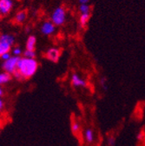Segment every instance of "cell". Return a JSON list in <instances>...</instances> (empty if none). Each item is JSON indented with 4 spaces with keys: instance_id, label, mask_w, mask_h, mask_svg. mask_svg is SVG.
<instances>
[{
    "instance_id": "484cf974",
    "label": "cell",
    "mask_w": 145,
    "mask_h": 146,
    "mask_svg": "<svg viewBox=\"0 0 145 146\" xmlns=\"http://www.w3.org/2000/svg\"><path fill=\"white\" fill-rule=\"evenodd\" d=\"M4 94V90H3V88H2V85H0V98H1Z\"/></svg>"
},
{
    "instance_id": "5b68a950",
    "label": "cell",
    "mask_w": 145,
    "mask_h": 146,
    "mask_svg": "<svg viewBox=\"0 0 145 146\" xmlns=\"http://www.w3.org/2000/svg\"><path fill=\"white\" fill-rule=\"evenodd\" d=\"M13 6L12 0H0V16H6Z\"/></svg>"
},
{
    "instance_id": "7c38bea8",
    "label": "cell",
    "mask_w": 145,
    "mask_h": 146,
    "mask_svg": "<svg viewBox=\"0 0 145 146\" xmlns=\"http://www.w3.org/2000/svg\"><path fill=\"white\" fill-rule=\"evenodd\" d=\"M11 48V44L0 40V58H1L5 53L10 52Z\"/></svg>"
},
{
    "instance_id": "52a82bcc",
    "label": "cell",
    "mask_w": 145,
    "mask_h": 146,
    "mask_svg": "<svg viewBox=\"0 0 145 146\" xmlns=\"http://www.w3.org/2000/svg\"><path fill=\"white\" fill-rule=\"evenodd\" d=\"M55 30H56L55 25H54L51 21H46L41 26V31H42V33L44 35H46V36H50L52 33H54Z\"/></svg>"
},
{
    "instance_id": "7a4b0ae2",
    "label": "cell",
    "mask_w": 145,
    "mask_h": 146,
    "mask_svg": "<svg viewBox=\"0 0 145 146\" xmlns=\"http://www.w3.org/2000/svg\"><path fill=\"white\" fill-rule=\"evenodd\" d=\"M65 19H66V11L64 8L62 6H59L57 9H55L51 14V22L57 26H60L64 25Z\"/></svg>"
},
{
    "instance_id": "4fadbf2b",
    "label": "cell",
    "mask_w": 145,
    "mask_h": 146,
    "mask_svg": "<svg viewBox=\"0 0 145 146\" xmlns=\"http://www.w3.org/2000/svg\"><path fill=\"white\" fill-rule=\"evenodd\" d=\"M90 19V14H81L79 17V24L82 28H84Z\"/></svg>"
},
{
    "instance_id": "8992f818",
    "label": "cell",
    "mask_w": 145,
    "mask_h": 146,
    "mask_svg": "<svg viewBox=\"0 0 145 146\" xmlns=\"http://www.w3.org/2000/svg\"><path fill=\"white\" fill-rule=\"evenodd\" d=\"M71 84L74 87H77V88H80V87H83V88H85L88 86V83L86 80H84L83 78H82L77 73H74L73 75L71 77Z\"/></svg>"
},
{
    "instance_id": "ffe728a7",
    "label": "cell",
    "mask_w": 145,
    "mask_h": 146,
    "mask_svg": "<svg viewBox=\"0 0 145 146\" xmlns=\"http://www.w3.org/2000/svg\"><path fill=\"white\" fill-rule=\"evenodd\" d=\"M21 53H22V50H21V49H20L19 47H16V48H14V50H13V55H14L15 57H19V56H20Z\"/></svg>"
},
{
    "instance_id": "30bf717a",
    "label": "cell",
    "mask_w": 145,
    "mask_h": 146,
    "mask_svg": "<svg viewBox=\"0 0 145 146\" xmlns=\"http://www.w3.org/2000/svg\"><path fill=\"white\" fill-rule=\"evenodd\" d=\"M11 74L8 72H1L0 73V85H3L5 84L9 83L11 80Z\"/></svg>"
},
{
    "instance_id": "8fae6325",
    "label": "cell",
    "mask_w": 145,
    "mask_h": 146,
    "mask_svg": "<svg viewBox=\"0 0 145 146\" xmlns=\"http://www.w3.org/2000/svg\"><path fill=\"white\" fill-rule=\"evenodd\" d=\"M36 42H37V38L34 36H30L27 41H26V50H34L36 46Z\"/></svg>"
},
{
    "instance_id": "e0dca14e",
    "label": "cell",
    "mask_w": 145,
    "mask_h": 146,
    "mask_svg": "<svg viewBox=\"0 0 145 146\" xmlns=\"http://www.w3.org/2000/svg\"><path fill=\"white\" fill-rule=\"evenodd\" d=\"M99 84H100V86L102 87V89L103 90H108L109 89V85H108V79L106 77H102L100 79H99Z\"/></svg>"
},
{
    "instance_id": "9a60e30c",
    "label": "cell",
    "mask_w": 145,
    "mask_h": 146,
    "mask_svg": "<svg viewBox=\"0 0 145 146\" xmlns=\"http://www.w3.org/2000/svg\"><path fill=\"white\" fill-rule=\"evenodd\" d=\"M0 40L3 41V42H5V43H7L9 44H11V45H12L13 43H14V38L12 36L8 35V34H4L2 36H0Z\"/></svg>"
},
{
    "instance_id": "603a6c76",
    "label": "cell",
    "mask_w": 145,
    "mask_h": 146,
    "mask_svg": "<svg viewBox=\"0 0 145 146\" xmlns=\"http://www.w3.org/2000/svg\"><path fill=\"white\" fill-rule=\"evenodd\" d=\"M11 57V56L10 52H7V53H5V54L3 55V56L1 57V59L4 60V61H6V60H8Z\"/></svg>"
},
{
    "instance_id": "44dd1931",
    "label": "cell",
    "mask_w": 145,
    "mask_h": 146,
    "mask_svg": "<svg viewBox=\"0 0 145 146\" xmlns=\"http://www.w3.org/2000/svg\"><path fill=\"white\" fill-rule=\"evenodd\" d=\"M12 75H13V77H14V78H15L16 79H17V80L23 79V77H22V75L20 74V72H19V70H16V71H15V72L13 73Z\"/></svg>"
},
{
    "instance_id": "2e32d148",
    "label": "cell",
    "mask_w": 145,
    "mask_h": 146,
    "mask_svg": "<svg viewBox=\"0 0 145 146\" xmlns=\"http://www.w3.org/2000/svg\"><path fill=\"white\" fill-rule=\"evenodd\" d=\"M79 11L81 14H90V6L88 4L80 5Z\"/></svg>"
},
{
    "instance_id": "7402d4cb",
    "label": "cell",
    "mask_w": 145,
    "mask_h": 146,
    "mask_svg": "<svg viewBox=\"0 0 145 146\" xmlns=\"http://www.w3.org/2000/svg\"><path fill=\"white\" fill-rule=\"evenodd\" d=\"M136 138H137L138 141H144L145 140V133L143 131L139 132L137 137H136Z\"/></svg>"
},
{
    "instance_id": "ba28073f",
    "label": "cell",
    "mask_w": 145,
    "mask_h": 146,
    "mask_svg": "<svg viewBox=\"0 0 145 146\" xmlns=\"http://www.w3.org/2000/svg\"><path fill=\"white\" fill-rule=\"evenodd\" d=\"M83 136H84L85 141L88 143H91L95 140V134H94V131L91 129H87V130H85L84 132H83Z\"/></svg>"
},
{
    "instance_id": "9c48e42d",
    "label": "cell",
    "mask_w": 145,
    "mask_h": 146,
    "mask_svg": "<svg viewBox=\"0 0 145 146\" xmlns=\"http://www.w3.org/2000/svg\"><path fill=\"white\" fill-rule=\"evenodd\" d=\"M27 17V12L26 11H20L17 13L15 17V22L17 24H22L25 21Z\"/></svg>"
},
{
    "instance_id": "277c9868",
    "label": "cell",
    "mask_w": 145,
    "mask_h": 146,
    "mask_svg": "<svg viewBox=\"0 0 145 146\" xmlns=\"http://www.w3.org/2000/svg\"><path fill=\"white\" fill-rule=\"evenodd\" d=\"M61 56V51L58 48H50L45 54L46 58H48L50 61L53 62V63H57Z\"/></svg>"
},
{
    "instance_id": "d4e9b609",
    "label": "cell",
    "mask_w": 145,
    "mask_h": 146,
    "mask_svg": "<svg viewBox=\"0 0 145 146\" xmlns=\"http://www.w3.org/2000/svg\"><path fill=\"white\" fill-rule=\"evenodd\" d=\"M78 1H79L80 5H83V4H88L90 0H78Z\"/></svg>"
},
{
    "instance_id": "3957f363",
    "label": "cell",
    "mask_w": 145,
    "mask_h": 146,
    "mask_svg": "<svg viewBox=\"0 0 145 146\" xmlns=\"http://www.w3.org/2000/svg\"><path fill=\"white\" fill-rule=\"evenodd\" d=\"M19 57H11L8 60L4 61L3 63V70L5 72H8L10 74L13 73L17 70V64H19Z\"/></svg>"
},
{
    "instance_id": "ac0fdd59",
    "label": "cell",
    "mask_w": 145,
    "mask_h": 146,
    "mask_svg": "<svg viewBox=\"0 0 145 146\" xmlns=\"http://www.w3.org/2000/svg\"><path fill=\"white\" fill-rule=\"evenodd\" d=\"M24 58H35V57H36V52H35V50H26L24 52Z\"/></svg>"
},
{
    "instance_id": "6da1fadb",
    "label": "cell",
    "mask_w": 145,
    "mask_h": 146,
    "mask_svg": "<svg viewBox=\"0 0 145 146\" xmlns=\"http://www.w3.org/2000/svg\"><path fill=\"white\" fill-rule=\"evenodd\" d=\"M38 69V63L35 58H22L17 64V70L20 72L23 78L28 79L35 75Z\"/></svg>"
},
{
    "instance_id": "cb8c5ba5",
    "label": "cell",
    "mask_w": 145,
    "mask_h": 146,
    "mask_svg": "<svg viewBox=\"0 0 145 146\" xmlns=\"http://www.w3.org/2000/svg\"><path fill=\"white\" fill-rule=\"evenodd\" d=\"M4 106H5V104H4V101L0 98V112H1L3 111V109H4Z\"/></svg>"
},
{
    "instance_id": "5bb4252c",
    "label": "cell",
    "mask_w": 145,
    "mask_h": 146,
    "mask_svg": "<svg viewBox=\"0 0 145 146\" xmlns=\"http://www.w3.org/2000/svg\"><path fill=\"white\" fill-rule=\"evenodd\" d=\"M71 131H72V132H73V134L76 135V136H78L80 134L81 126L77 121L72 122V123H71Z\"/></svg>"
},
{
    "instance_id": "d6986e66",
    "label": "cell",
    "mask_w": 145,
    "mask_h": 146,
    "mask_svg": "<svg viewBox=\"0 0 145 146\" xmlns=\"http://www.w3.org/2000/svg\"><path fill=\"white\" fill-rule=\"evenodd\" d=\"M116 137H113V136H111L108 137V140H107V143H108V146H115L116 145Z\"/></svg>"
}]
</instances>
